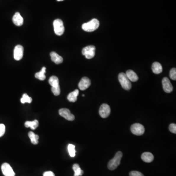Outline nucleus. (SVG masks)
I'll list each match as a JSON object with an SVG mask.
<instances>
[{"instance_id":"1","label":"nucleus","mask_w":176,"mask_h":176,"mask_svg":"<svg viewBox=\"0 0 176 176\" xmlns=\"http://www.w3.org/2000/svg\"><path fill=\"white\" fill-rule=\"evenodd\" d=\"M99 26V22L96 19H93L87 23L83 24L82 28L87 32H93L97 30Z\"/></svg>"},{"instance_id":"2","label":"nucleus","mask_w":176,"mask_h":176,"mask_svg":"<svg viewBox=\"0 0 176 176\" xmlns=\"http://www.w3.org/2000/svg\"><path fill=\"white\" fill-rule=\"evenodd\" d=\"M122 156L123 154L121 151H118L116 153L114 158L110 160V162H109L108 168L109 170H114L120 165Z\"/></svg>"},{"instance_id":"3","label":"nucleus","mask_w":176,"mask_h":176,"mask_svg":"<svg viewBox=\"0 0 176 176\" xmlns=\"http://www.w3.org/2000/svg\"><path fill=\"white\" fill-rule=\"evenodd\" d=\"M51 86V91L54 96H59L60 93V88L59 86V79L56 76H51L49 80Z\"/></svg>"},{"instance_id":"4","label":"nucleus","mask_w":176,"mask_h":176,"mask_svg":"<svg viewBox=\"0 0 176 176\" xmlns=\"http://www.w3.org/2000/svg\"><path fill=\"white\" fill-rule=\"evenodd\" d=\"M118 80L122 87L125 90H129L132 88L131 81L128 78L125 73L121 72L118 75Z\"/></svg>"},{"instance_id":"5","label":"nucleus","mask_w":176,"mask_h":176,"mask_svg":"<svg viewBox=\"0 0 176 176\" xmlns=\"http://www.w3.org/2000/svg\"><path fill=\"white\" fill-rule=\"evenodd\" d=\"M54 33L57 35L61 36L63 34L65 31V28L63 22L61 19H57L54 21Z\"/></svg>"},{"instance_id":"6","label":"nucleus","mask_w":176,"mask_h":176,"mask_svg":"<svg viewBox=\"0 0 176 176\" xmlns=\"http://www.w3.org/2000/svg\"><path fill=\"white\" fill-rule=\"evenodd\" d=\"M82 54L84 55L87 59H92L96 54V47L92 45L85 47L82 49Z\"/></svg>"},{"instance_id":"7","label":"nucleus","mask_w":176,"mask_h":176,"mask_svg":"<svg viewBox=\"0 0 176 176\" xmlns=\"http://www.w3.org/2000/svg\"><path fill=\"white\" fill-rule=\"evenodd\" d=\"M131 131L133 134L137 135H142L145 132V128L142 124L135 123L131 126Z\"/></svg>"},{"instance_id":"8","label":"nucleus","mask_w":176,"mask_h":176,"mask_svg":"<svg viewBox=\"0 0 176 176\" xmlns=\"http://www.w3.org/2000/svg\"><path fill=\"white\" fill-rule=\"evenodd\" d=\"M59 114L69 121H73L75 119V116L70 113V111L68 109H61L59 110Z\"/></svg>"},{"instance_id":"9","label":"nucleus","mask_w":176,"mask_h":176,"mask_svg":"<svg viewBox=\"0 0 176 176\" xmlns=\"http://www.w3.org/2000/svg\"><path fill=\"white\" fill-rule=\"evenodd\" d=\"M111 113V108L109 105L107 104H103L100 106L99 114L101 117L103 118L108 117Z\"/></svg>"},{"instance_id":"10","label":"nucleus","mask_w":176,"mask_h":176,"mask_svg":"<svg viewBox=\"0 0 176 176\" xmlns=\"http://www.w3.org/2000/svg\"><path fill=\"white\" fill-rule=\"evenodd\" d=\"M1 169L4 176H15V175L12 167L7 163L3 164L1 166Z\"/></svg>"},{"instance_id":"11","label":"nucleus","mask_w":176,"mask_h":176,"mask_svg":"<svg viewBox=\"0 0 176 176\" xmlns=\"http://www.w3.org/2000/svg\"><path fill=\"white\" fill-rule=\"evenodd\" d=\"M162 84L164 91L166 93H170L173 91V87L170 81L167 77H164L162 79Z\"/></svg>"},{"instance_id":"12","label":"nucleus","mask_w":176,"mask_h":176,"mask_svg":"<svg viewBox=\"0 0 176 176\" xmlns=\"http://www.w3.org/2000/svg\"><path fill=\"white\" fill-rule=\"evenodd\" d=\"M24 48L21 45H17L14 50V58L15 60L19 61L23 58Z\"/></svg>"},{"instance_id":"13","label":"nucleus","mask_w":176,"mask_h":176,"mask_svg":"<svg viewBox=\"0 0 176 176\" xmlns=\"http://www.w3.org/2000/svg\"><path fill=\"white\" fill-rule=\"evenodd\" d=\"M91 82L89 78L87 77L82 78L78 84V87L80 90L84 91L90 86Z\"/></svg>"},{"instance_id":"14","label":"nucleus","mask_w":176,"mask_h":176,"mask_svg":"<svg viewBox=\"0 0 176 176\" xmlns=\"http://www.w3.org/2000/svg\"><path fill=\"white\" fill-rule=\"evenodd\" d=\"M12 21L13 23L18 27L22 25L24 22L23 17H22L21 14L19 12H16L14 14L13 17Z\"/></svg>"},{"instance_id":"15","label":"nucleus","mask_w":176,"mask_h":176,"mask_svg":"<svg viewBox=\"0 0 176 176\" xmlns=\"http://www.w3.org/2000/svg\"><path fill=\"white\" fill-rule=\"evenodd\" d=\"M126 75L129 80L132 82H136L138 80V77L135 72L132 70H128L126 72Z\"/></svg>"},{"instance_id":"16","label":"nucleus","mask_w":176,"mask_h":176,"mask_svg":"<svg viewBox=\"0 0 176 176\" xmlns=\"http://www.w3.org/2000/svg\"><path fill=\"white\" fill-rule=\"evenodd\" d=\"M141 159L145 162L149 163L152 162L154 159V156L150 152H144L141 155Z\"/></svg>"},{"instance_id":"17","label":"nucleus","mask_w":176,"mask_h":176,"mask_svg":"<svg viewBox=\"0 0 176 176\" xmlns=\"http://www.w3.org/2000/svg\"><path fill=\"white\" fill-rule=\"evenodd\" d=\"M50 55H51V60L54 62L55 64H60L63 62V58L61 56L58 55V54L56 52H54V51L51 52L50 54Z\"/></svg>"},{"instance_id":"18","label":"nucleus","mask_w":176,"mask_h":176,"mask_svg":"<svg viewBox=\"0 0 176 176\" xmlns=\"http://www.w3.org/2000/svg\"><path fill=\"white\" fill-rule=\"evenodd\" d=\"M152 69L154 73L158 75L162 72V66L159 62H154L152 66Z\"/></svg>"},{"instance_id":"19","label":"nucleus","mask_w":176,"mask_h":176,"mask_svg":"<svg viewBox=\"0 0 176 176\" xmlns=\"http://www.w3.org/2000/svg\"><path fill=\"white\" fill-rule=\"evenodd\" d=\"M79 94V91L77 89L75 90L73 92L70 93L69 94L67 97L68 100L72 102H75L77 99V96Z\"/></svg>"},{"instance_id":"20","label":"nucleus","mask_w":176,"mask_h":176,"mask_svg":"<svg viewBox=\"0 0 176 176\" xmlns=\"http://www.w3.org/2000/svg\"><path fill=\"white\" fill-rule=\"evenodd\" d=\"M46 67H43L42 69H41V71L35 73V77L39 79L40 80H44L46 79Z\"/></svg>"},{"instance_id":"21","label":"nucleus","mask_w":176,"mask_h":176,"mask_svg":"<svg viewBox=\"0 0 176 176\" xmlns=\"http://www.w3.org/2000/svg\"><path fill=\"white\" fill-rule=\"evenodd\" d=\"M25 125L27 128L30 127L31 129L35 130L38 127L39 122L37 120H34L33 121H27L25 122Z\"/></svg>"},{"instance_id":"22","label":"nucleus","mask_w":176,"mask_h":176,"mask_svg":"<svg viewBox=\"0 0 176 176\" xmlns=\"http://www.w3.org/2000/svg\"><path fill=\"white\" fill-rule=\"evenodd\" d=\"M28 135L32 143L35 145L38 143V140L39 138V135L34 134L33 132H30L28 133Z\"/></svg>"},{"instance_id":"23","label":"nucleus","mask_w":176,"mask_h":176,"mask_svg":"<svg viewBox=\"0 0 176 176\" xmlns=\"http://www.w3.org/2000/svg\"><path fill=\"white\" fill-rule=\"evenodd\" d=\"M72 169L75 172L74 176H82L84 173L83 171L81 170L79 164H74L72 166Z\"/></svg>"},{"instance_id":"24","label":"nucleus","mask_w":176,"mask_h":176,"mask_svg":"<svg viewBox=\"0 0 176 176\" xmlns=\"http://www.w3.org/2000/svg\"><path fill=\"white\" fill-rule=\"evenodd\" d=\"M75 145L72 144H70L68 145V150L70 156L71 157H75L76 154V151H75Z\"/></svg>"},{"instance_id":"25","label":"nucleus","mask_w":176,"mask_h":176,"mask_svg":"<svg viewBox=\"0 0 176 176\" xmlns=\"http://www.w3.org/2000/svg\"><path fill=\"white\" fill-rule=\"evenodd\" d=\"M33 101V99L31 97H30L27 93H24L23 94L22 97L21 99V102L22 103H30Z\"/></svg>"},{"instance_id":"26","label":"nucleus","mask_w":176,"mask_h":176,"mask_svg":"<svg viewBox=\"0 0 176 176\" xmlns=\"http://www.w3.org/2000/svg\"><path fill=\"white\" fill-rule=\"evenodd\" d=\"M170 78L173 80H176V69L175 68H172L170 71V75H169Z\"/></svg>"},{"instance_id":"27","label":"nucleus","mask_w":176,"mask_h":176,"mask_svg":"<svg viewBox=\"0 0 176 176\" xmlns=\"http://www.w3.org/2000/svg\"><path fill=\"white\" fill-rule=\"evenodd\" d=\"M169 131L174 134H176V124L175 123H171L169 126Z\"/></svg>"},{"instance_id":"28","label":"nucleus","mask_w":176,"mask_h":176,"mask_svg":"<svg viewBox=\"0 0 176 176\" xmlns=\"http://www.w3.org/2000/svg\"><path fill=\"white\" fill-rule=\"evenodd\" d=\"M6 132V127L4 124H0V137L4 135Z\"/></svg>"},{"instance_id":"29","label":"nucleus","mask_w":176,"mask_h":176,"mask_svg":"<svg viewBox=\"0 0 176 176\" xmlns=\"http://www.w3.org/2000/svg\"><path fill=\"white\" fill-rule=\"evenodd\" d=\"M130 176H144L141 172L137 171H133L130 172L129 174Z\"/></svg>"},{"instance_id":"30","label":"nucleus","mask_w":176,"mask_h":176,"mask_svg":"<svg viewBox=\"0 0 176 176\" xmlns=\"http://www.w3.org/2000/svg\"><path fill=\"white\" fill-rule=\"evenodd\" d=\"M43 176H55V175L51 171H47V172H44Z\"/></svg>"},{"instance_id":"31","label":"nucleus","mask_w":176,"mask_h":176,"mask_svg":"<svg viewBox=\"0 0 176 176\" xmlns=\"http://www.w3.org/2000/svg\"><path fill=\"white\" fill-rule=\"evenodd\" d=\"M57 1H63V0H57Z\"/></svg>"},{"instance_id":"32","label":"nucleus","mask_w":176,"mask_h":176,"mask_svg":"<svg viewBox=\"0 0 176 176\" xmlns=\"http://www.w3.org/2000/svg\"><path fill=\"white\" fill-rule=\"evenodd\" d=\"M82 96H85L84 94H83V95H82Z\"/></svg>"}]
</instances>
